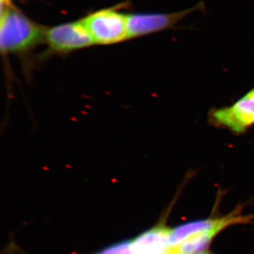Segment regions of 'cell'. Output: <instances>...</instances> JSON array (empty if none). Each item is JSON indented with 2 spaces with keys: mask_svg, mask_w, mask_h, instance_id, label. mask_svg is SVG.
<instances>
[{
  "mask_svg": "<svg viewBox=\"0 0 254 254\" xmlns=\"http://www.w3.org/2000/svg\"><path fill=\"white\" fill-rule=\"evenodd\" d=\"M1 9L0 46L1 53L23 55L45 41L46 30L26 17L21 11L5 5Z\"/></svg>",
  "mask_w": 254,
  "mask_h": 254,
  "instance_id": "cell-1",
  "label": "cell"
},
{
  "mask_svg": "<svg viewBox=\"0 0 254 254\" xmlns=\"http://www.w3.org/2000/svg\"><path fill=\"white\" fill-rule=\"evenodd\" d=\"M205 10V2L200 1L192 7L175 12L127 15V39H133L166 30L176 29L179 23L189 15Z\"/></svg>",
  "mask_w": 254,
  "mask_h": 254,
  "instance_id": "cell-2",
  "label": "cell"
},
{
  "mask_svg": "<svg viewBox=\"0 0 254 254\" xmlns=\"http://www.w3.org/2000/svg\"><path fill=\"white\" fill-rule=\"evenodd\" d=\"M95 44H115L127 39V15L118 10L95 11L83 18Z\"/></svg>",
  "mask_w": 254,
  "mask_h": 254,
  "instance_id": "cell-3",
  "label": "cell"
},
{
  "mask_svg": "<svg viewBox=\"0 0 254 254\" xmlns=\"http://www.w3.org/2000/svg\"><path fill=\"white\" fill-rule=\"evenodd\" d=\"M45 42L52 53L65 54L94 45L83 21L64 23L46 30Z\"/></svg>",
  "mask_w": 254,
  "mask_h": 254,
  "instance_id": "cell-4",
  "label": "cell"
},
{
  "mask_svg": "<svg viewBox=\"0 0 254 254\" xmlns=\"http://www.w3.org/2000/svg\"><path fill=\"white\" fill-rule=\"evenodd\" d=\"M247 220H248L247 218L230 215L222 218L188 222L171 230L168 239L169 248L178 247L190 237L200 232L213 231V230H218L220 232L229 225L240 223Z\"/></svg>",
  "mask_w": 254,
  "mask_h": 254,
  "instance_id": "cell-5",
  "label": "cell"
},
{
  "mask_svg": "<svg viewBox=\"0 0 254 254\" xmlns=\"http://www.w3.org/2000/svg\"><path fill=\"white\" fill-rule=\"evenodd\" d=\"M213 118L232 131L243 132L254 124V99L245 95L233 106L214 112Z\"/></svg>",
  "mask_w": 254,
  "mask_h": 254,
  "instance_id": "cell-6",
  "label": "cell"
},
{
  "mask_svg": "<svg viewBox=\"0 0 254 254\" xmlns=\"http://www.w3.org/2000/svg\"><path fill=\"white\" fill-rule=\"evenodd\" d=\"M219 232L218 230L200 232L190 237L178 247L171 249L176 254H198L207 249Z\"/></svg>",
  "mask_w": 254,
  "mask_h": 254,
  "instance_id": "cell-7",
  "label": "cell"
},
{
  "mask_svg": "<svg viewBox=\"0 0 254 254\" xmlns=\"http://www.w3.org/2000/svg\"><path fill=\"white\" fill-rule=\"evenodd\" d=\"M133 254H169V247L158 245H144L132 242Z\"/></svg>",
  "mask_w": 254,
  "mask_h": 254,
  "instance_id": "cell-8",
  "label": "cell"
},
{
  "mask_svg": "<svg viewBox=\"0 0 254 254\" xmlns=\"http://www.w3.org/2000/svg\"><path fill=\"white\" fill-rule=\"evenodd\" d=\"M96 254H133L132 240L118 242L99 251Z\"/></svg>",
  "mask_w": 254,
  "mask_h": 254,
  "instance_id": "cell-9",
  "label": "cell"
},
{
  "mask_svg": "<svg viewBox=\"0 0 254 254\" xmlns=\"http://www.w3.org/2000/svg\"><path fill=\"white\" fill-rule=\"evenodd\" d=\"M246 95H247V96L250 97V98H253V99H254V88L253 90H252V91H251L250 93H248V94Z\"/></svg>",
  "mask_w": 254,
  "mask_h": 254,
  "instance_id": "cell-10",
  "label": "cell"
},
{
  "mask_svg": "<svg viewBox=\"0 0 254 254\" xmlns=\"http://www.w3.org/2000/svg\"><path fill=\"white\" fill-rule=\"evenodd\" d=\"M10 0H1V4H9Z\"/></svg>",
  "mask_w": 254,
  "mask_h": 254,
  "instance_id": "cell-11",
  "label": "cell"
},
{
  "mask_svg": "<svg viewBox=\"0 0 254 254\" xmlns=\"http://www.w3.org/2000/svg\"><path fill=\"white\" fill-rule=\"evenodd\" d=\"M169 254H176L173 249L169 248Z\"/></svg>",
  "mask_w": 254,
  "mask_h": 254,
  "instance_id": "cell-12",
  "label": "cell"
},
{
  "mask_svg": "<svg viewBox=\"0 0 254 254\" xmlns=\"http://www.w3.org/2000/svg\"><path fill=\"white\" fill-rule=\"evenodd\" d=\"M200 254H210L208 253V252H205V253Z\"/></svg>",
  "mask_w": 254,
  "mask_h": 254,
  "instance_id": "cell-13",
  "label": "cell"
}]
</instances>
